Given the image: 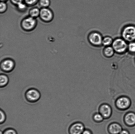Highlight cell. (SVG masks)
<instances>
[{
	"mask_svg": "<svg viewBox=\"0 0 135 134\" xmlns=\"http://www.w3.org/2000/svg\"><path fill=\"white\" fill-rule=\"evenodd\" d=\"M25 97L28 102L34 103L37 102L40 99L41 94L37 89L35 88H30L26 90Z\"/></svg>",
	"mask_w": 135,
	"mask_h": 134,
	"instance_id": "cell-1",
	"label": "cell"
},
{
	"mask_svg": "<svg viewBox=\"0 0 135 134\" xmlns=\"http://www.w3.org/2000/svg\"><path fill=\"white\" fill-rule=\"evenodd\" d=\"M37 25L36 18H32L30 16L23 18L21 21V27L24 31H33Z\"/></svg>",
	"mask_w": 135,
	"mask_h": 134,
	"instance_id": "cell-2",
	"label": "cell"
},
{
	"mask_svg": "<svg viewBox=\"0 0 135 134\" xmlns=\"http://www.w3.org/2000/svg\"><path fill=\"white\" fill-rule=\"evenodd\" d=\"M15 63L12 59L7 58L4 59L1 63V70L6 73L12 72L15 68Z\"/></svg>",
	"mask_w": 135,
	"mask_h": 134,
	"instance_id": "cell-3",
	"label": "cell"
},
{
	"mask_svg": "<svg viewBox=\"0 0 135 134\" xmlns=\"http://www.w3.org/2000/svg\"><path fill=\"white\" fill-rule=\"evenodd\" d=\"M40 19L45 23H49L53 20L54 14L52 10L49 8L40 9L39 17Z\"/></svg>",
	"mask_w": 135,
	"mask_h": 134,
	"instance_id": "cell-4",
	"label": "cell"
},
{
	"mask_svg": "<svg viewBox=\"0 0 135 134\" xmlns=\"http://www.w3.org/2000/svg\"><path fill=\"white\" fill-rule=\"evenodd\" d=\"M124 39L128 41H131L135 39V27L129 26L125 27L122 32Z\"/></svg>",
	"mask_w": 135,
	"mask_h": 134,
	"instance_id": "cell-5",
	"label": "cell"
},
{
	"mask_svg": "<svg viewBox=\"0 0 135 134\" xmlns=\"http://www.w3.org/2000/svg\"><path fill=\"white\" fill-rule=\"evenodd\" d=\"M114 50L118 53L125 52L127 48V44L125 41L121 39H117L115 40L112 44Z\"/></svg>",
	"mask_w": 135,
	"mask_h": 134,
	"instance_id": "cell-6",
	"label": "cell"
},
{
	"mask_svg": "<svg viewBox=\"0 0 135 134\" xmlns=\"http://www.w3.org/2000/svg\"><path fill=\"white\" fill-rule=\"evenodd\" d=\"M84 129V126L81 123H75L70 126L68 132L69 134H82Z\"/></svg>",
	"mask_w": 135,
	"mask_h": 134,
	"instance_id": "cell-7",
	"label": "cell"
},
{
	"mask_svg": "<svg viewBox=\"0 0 135 134\" xmlns=\"http://www.w3.org/2000/svg\"><path fill=\"white\" fill-rule=\"evenodd\" d=\"M89 41L91 44L95 45H100L103 42L101 35L97 33H93L89 37Z\"/></svg>",
	"mask_w": 135,
	"mask_h": 134,
	"instance_id": "cell-8",
	"label": "cell"
},
{
	"mask_svg": "<svg viewBox=\"0 0 135 134\" xmlns=\"http://www.w3.org/2000/svg\"><path fill=\"white\" fill-rule=\"evenodd\" d=\"M130 102L128 98L122 97L118 100L117 105L119 108L121 109H125L128 108L130 104Z\"/></svg>",
	"mask_w": 135,
	"mask_h": 134,
	"instance_id": "cell-9",
	"label": "cell"
},
{
	"mask_svg": "<svg viewBox=\"0 0 135 134\" xmlns=\"http://www.w3.org/2000/svg\"><path fill=\"white\" fill-rule=\"evenodd\" d=\"M100 112L103 116L108 117L111 115L112 110L109 106L107 105H104L100 108Z\"/></svg>",
	"mask_w": 135,
	"mask_h": 134,
	"instance_id": "cell-10",
	"label": "cell"
},
{
	"mask_svg": "<svg viewBox=\"0 0 135 134\" xmlns=\"http://www.w3.org/2000/svg\"><path fill=\"white\" fill-rule=\"evenodd\" d=\"M109 131L112 134H118L122 131V128L119 125L114 123L109 127Z\"/></svg>",
	"mask_w": 135,
	"mask_h": 134,
	"instance_id": "cell-11",
	"label": "cell"
},
{
	"mask_svg": "<svg viewBox=\"0 0 135 134\" xmlns=\"http://www.w3.org/2000/svg\"><path fill=\"white\" fill-rule=\"evenodd\" d=\"M9 78L7 75L1 73L0 75V87L1 88L6 87L9 83Z\"/></svg>",
	"mask_w": 135,
	"mask_h": 134,
	"instance_id": "cell-12",
	"label": "cell"
},
{
	"mask_svg": "<svg viewBox=\"0 0 135 134\" xmlns=\"http://www.w3.org/2000/svg\"><path fill=\"white\" fill-rule=\"evenodd\" d=\"M126 123L129 125H133L135 124V115L133 113L127 114L125 117Z\"/></svg>",
	"mask_w": 135,
	"mask_h": 134,
	"instance_id": "cell-13",
	"label": "cell"
},
{
	"mask_svg": "<svg viewBox=\"0 0 135 134\" xmlns=\"http://www.w3.org/2000/svg\"><path fill=\"white\" fill-rule=\"evenodd\" d=\"M40 9L39 8L35 7L32 8L29 12V15L32 18H36L39 17Z\"/></svg>",
	"mask_w": 135,
	"mask_h": 134,
	"instance_id": "cell-14",
	"label": "cell"
},
{
	"mask_svg": "<svg viewBox=\"0 0 135 134\" xmlns=\"http://www.w3.org/2000/svg\"><path fill=\"white\" fill-rule=\"evenodd\" d=\"M51 3L50 0H39V4L41 8H49Z\"/></svg>",
	"mask_w": 135,
	"mask_h": 134,
	"instance_id": "cell-15",
	"label": "cell"
},
{
	"mask_svg": "<svg viewBox=\"0 0 135 134\" xmlns=\"http://www.w3.org/2000/svg\"><path fill=\"white\" fill-rule=\"evenodd\" d=\"M27 6L24 2L21 3L16 6L17 10L21 12L26 11L27 10Z\"/></svg>",
	"mask_w": 135,
	"mask_h": 134,
	"instance_id": "cell-16",
	"label": "cell"
},
{
	"mask_svg": "<svg viewBox=\"0 0 135 134\" xmlns=\"http://www.w3.org/2000/svg\"><path fill=\"white\" fill-rule=\"evenodd\" d=\"M104 54L108 57H110L113 56L114 53V50L112 47H107L104 50Z\"/></svg>",
	"mask_w": 135,
	"mask_h": 134,
	"instance_id": "cell-17",
	"label": "cell"
},
{
	"mask_svg": "<svg viewBox=\"0 0 135 134\" xmlns=\"http://www.w3.org/2000/svg\"><path fill=\"white\" fill-rule=\"evenodd\" d=\"M0 115H1V119H0V123L1 124H3L6 121V115L3 110L1 109L0 111Z\"/></svg>",
	"mask_w": 135,
	"mask_h": 134,
	"instance_id": "cell-18",
	"label": "cell"
},
{
	"mask_svg": "<svg viewBox=\"0 0 135 134\" xmlns=\"http://www.w3.org/2000/svg\"><path fill=\"white\" fill-rule=\"evenodd\" d=\"M7 5L4 2H1L0 4V13L3 14L7 10Z\"/></svg>",
	"mask_w": 135,
	"mask_h": 134,
	"instance_id": "cell-19",
	"label": "cell"
},
{
	"mask_svg": "<svg viewBox=\"0 0 135 134\" xmlns=\"http://www.w3.org/2000/svg\"><path fill=\"white\" fill-rule=\"evenodd\" d=\"M112 39L109 37H106L103 40L102 43L104 46L109 45L112 44Z\"/></svg>",
	"mask_w": 135,
	"mask_h": 134,
	"instance_id": "cell-20",
	"label": "cell"
},
{
	"mask_svg": "<svg viewBox=\"0 0 135 134\" xmlns=\"http://www.w3.org/2000/svg\"><path fill=\"white\" fill-rule=\"evenodd\" d=\"M3 134H18L14 128H8L3 132Z\"/></svg>",
	"mask_w": 135,
	"mask_h": 134,
	"instance_id": "cell-21",
	"label": "cell"
},
{
	"mask_svg": "<svg viewBox=\"0 0 135 134\" xmlns=\"http://www.w3.org/2000/svg\"><path fill=\"white\" fill-rule=\"evenodd\" d=\"M39 0H24V2L28 6H31L36 4Z\"/></svg>",
	"mask_w": 135,
	"mask_h": 134,
	"instance_id": "cell-22",
	"label": "cell"
},
{
	"mask_svg": "<svg viewBox=\"0 0 135 134\" xmlns=\"http://www.w3.org/2000/svg\"><path fill=\"white\" fill-rule=\"evenodd\" d=\"M129 50L131 52H135V43L132 42L129 45Z\"/></svg>",
	"mask_w": 135,
	"mask_h": 134,
	"instance_id": "cell-23",
	"label": "cell"
},
{
	"mask_svg": "<svg viewBox=\"0 0 135 134\" xmlns=\"http://www.w3.org/2000/svg\"><path fill=\"white\" fill-rule=\"evenodd\" d=\"M94 118L95 120L98 121H101L103 119L102 115L100 114H97L95 115Z\"/></svg>",
	"mask_w": 135,
	"mask_h": 134,
	"instance_id": "cell-24",
	"label": "cell"
},
{
	"mask_svg": "<svg viewBox=\"0 0 135 134\" xmlns=\"http://www.w3.org/2000/svg\"><path fill=\"white\" fill-rule=\"evenodd\" d=\"M12 3L16 6L18 5V4L23 2L24 0H10Z\"/></svg>",
	"mask_w": 135,
	"mask_h": 134,
	"instance_id": "cell-25",
	"label": "cell"
},
{
	"mask_svg": "<svg viewBox=\"0 0 135 134\" xmlns=\"http://www.w3.org/2000/svg\"><path fill=\"white\" fill-rule=\"evenodd\" d=\"M120 134H129V132L126 130H123L122 131Z\"/></svg>",
	"mask_w": 135,
	"mask_h": 134,
	"instance_id": "cell-26",
	"label": "cell"
},
{
	"mask_svg": "<svg viewBox=\"0 0 135 134\" xmlns=\"http://www.w3.org/2000/svg\"><path fill=\"white\" fill-rule=\"evenodd\" d=\"M82 134H91V132L88 130H85L83 131Z\"/></svg>",
	"mask_w": 135,
	"mask_h": 134,
	"instance_id": "cell-27",
	"label": "cell"
},
{
	"mask_svg": "<svg viewBox=\"0 0 135 134\" xmlns=\"http://www.w3.org/2000/svg\"><path fill=\"white\" fill-rule=\"evenodd\" d=\"M1 2H5V1H7V0H1Z\"/></svg>",
	"mask_w": 135,
	"mask_h": 134,
	"instance_id": "cell-28",
	"label": "cell"
},
{
	"mask_svg": "<svg viewBox=\"0 0 135 134\" xmlns=\"http://www.w3.org/2000/svg\"><path fill=\"white\" fill-rule=\"evenodd\" d=\"M0 134H3V132L1 131L0 132Z\"/></svg>",
	"mask_w": 135,
	"mask_h": 134,
	"instance_id": "cell-29",
	"label": "cell"
}]
</instances>
